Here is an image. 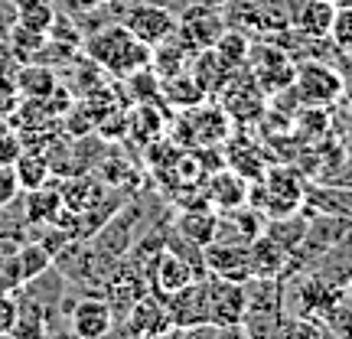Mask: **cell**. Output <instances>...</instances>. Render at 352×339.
I'll return each mask as SVG.
<instances>
[{
    "instance_id": "1",
    "label": "cell",
    "mask_w": 352,
    "mask_h": 339,
    "mask_svg": "<svg viewBox=\"0 0 352 339\" xmlns=\"http://www.w3.org/2000/svg\"><path fill=\"white\" fill-rule=\"evenodd\" d=\"M82 46H85L91 63H98L104 72H111L118 78H127V76H134L138 69L151 65V46L140 43L121 20L91 30L82 39Z\"/></svg>"
},
{
    "instance_id": "2",
    "label": "cell",
    "mask_w": 352,
    "mask_h": 339,
    "mask_svg": "<svg viewBox=\"0 0 352 339\" xmlns=\"http://www.w3.org/2000/svg\"><path fill=\"white\" fill-rule=\"evenodd\" d=\"M303 193H307L303 176L294 166L277 164L248 183V206L261 209L267 219H280V215L300 212Z\"/></svg>"
},
{
    "instance_id": "3",
    "label": "cell",
    "mask_w": 352,
    "mask_h": 339,
    "mask_svg": "<svg viewBox=\"0 0 352 339\" xmlns=\"http://www.w3.org/2000/svg\"><path fill=\"white\" fill-rule=\"evenodd\" d=\"M290 91L307 108H336L342 98V72L336 65L320 63V59L300 63L297 72H294Z\"/></svg>"
},
{
    "instance_id": "4",
    "label": "cell",
    "mask_w": 352,
    "mask_h": 339,
    "mask_svg": "<svg viewBox=\"0 0 352 339\" xmlns=\"http://www.w3.org/2000/svg\"><path fill=\"white\" fill-rule=\"evenodd\" d=\"M226 30H228V20L219 13V7H209V3H199V0H192L186 10L176 17V39L192 56L215 46V39L222 36Z\"/></svg>"
},
{
    "instance_id": "5",
    "label": "cell",
    "mask_w": 352,
    "mask_h": 339,
    "mask_svg": "<svg viewBox=\"0 0 352 339\" xmlns=\"http://www.w3.org/2000/svg\"><path fill=\"white\" fill-rule=\"evenodd\" d=\"M245 69H248V76L258 82L264 95H280V91H287L294 85V72H297V65L290 63V56L280 46H252L248 50V59H245Z\"/></svg>"
},
{
    "instance_id": "6",
    "label": "cell",
    "mask_w": 352,
    "mask_h": 339,
    "mask_svg": "<svg viewBox=\"0 0 352 339\" xmlns=\"http://www.w3.org/2000/svg\"><path fill=\"white\" fill-rule=\"evenodd\" d=\"M206 290H209V327L241 329V320H245V284L212 274L206 281Z\"/></svg>"
},
{
    "instance_id": "7",
    "label": "cell",
    "mask_w": 352,
    "mask_h": 339,
    "mask_svg": "<svg viewBox=\"0 0 352 339\" xmlns=\"http://www.w3.org/2000/svg\"><path fill=\"white\" fill-rule=\"evenodd\" d=\"M144 277H147V287L157 294V297H173L176 290H183L186 284H192L199 274V267H192V264L183 258V254H176L173 248H164V252H157L147 267H144Z\"/></svg>"
},
{
    "instance_id": "8",
    "label": "cell",
    "mask_w": 352,
    "mask_h": 339,
    "mask_svg": "<svg viewBox=\"0 0 352 339\" xmlns=\"http://www.w3.org/2000/svg\"><path fill=\"white\" fill-rule=\"evenodd\" d=\"M118 20H121L140 43H147L151 50L157 43L176 36V13L166 10L164 3H131Z\"/></svg>"
},
{
    "instance_id": "9",
    "label": "cell",
    "mask_w": 352,
    "mask_h": 339,
    "mask_svg": "<svg viewBox=\"0 0 352 339\" xmlns=\"http://www.w3.org/2000/svg\"><path fill=\"white\" fill-rule=\"evenodd\" d=\"M219 95H222V111H226L232 121L248 124V121L264 118V91L258 88V82H254L252 76H241V69L222 85Z\"/></svg>"
},
{
    "instance_id": "10",
    "label": "cell",
    "mask_w": 352,
    "mask_h": 339,
    "mask_svg": "<svg viewBox=\"0 0 352 339\" xmlns=\"http://www.w3.org/2000/svg\"><path fill=\"white\" fill-rule=\"evenodd\" d=\"M124 316H127V323L121 329L131 333V336H164V333H176L173 316L166 310V300L157 297L153 290L131 303V310Z\"/></svg>"
},
{
    "instance_id": "11",
    "label": "cell",
    "mask_w": 352,
    "mask_h": 339,
    "mask_svg": "<svg viewBox=\"0 0 352 339\" xmlns=\"http://www.w3.org/2000/svg\"><path fill=\"white\" fill-rule=\"evenodd\" d=\"M166 310L173 316L176 329L209 327V290H206V281L196 277L192 284H186L183 290H176L173 297H166Z\"/></svg>"
},
{
    "instance_id": "12",
    "label": "cell",
    "mask_w": 352,
    "mask_h": 339,
    "mask_svg": "<svg viewBox=\"0 0 352 339\" xmlns=\"http://www.w3.org/2000/svg\"><path fill=\"white\" fill-rule=\"evenodd\" d=\"M202 267L209 274H219V277H228V281H248L252 277V258H248V245L245 241H209L202 248Z\"/></svg>"
},
{
    "instance_id": "13",
    "label": "cell",
    "mask_w": 352,
    "mask_h": 339,
    "mask_svg": "<svg viewBox=\"0 0 352 339\" xmlns=\"http://www.w3.org/2000/svg\"><path fill=\"white\" fill-rule=\"evenodd\" d=\"M65 316L69 333H76L78 339H101L114 329V310L104 297H82Z\"/></svg>"
},
{
    "instance_id": "14",
    "label": "cell",
    "mask_w": 352,
    "mask_h": 339,
    "mask_svg": "<svg viewBox=\"0 0 352 339\" xmlns=\"http://www.w3.org/2000/svg\"><path fill=\"white\" fill-rule=\"evenodd\" d=\"M206 202L212 206L215 212H232L248 202V179L239 176L228 166H219V173H209L206 183Z\"/></svg>"
},
{
    "instance_id": "15",
    "label": "cell",
    "mask_w": 352,
    "mask_h": 339,
    "mask_svg": "<svg viewBox=\"0 0 352 339\" xmlns=\"http://www.w3.org/2000/svg\"><path fill=\"white\" fill-rule=\"evenodd\" d=\"M303 212H323L346 219L352 226V186H329V183H307Z\"/></svg>"
},
{
    "instance_id": "16",
    "label": "cell",
    "mask_w": 352,
    "mask_h": 339,
    "mask_svg": "<svg viewBox=\"0 0 352 339\" xmlns=\"http://www.w3.org/2000/svg\"><path fill=\"white\" fill-rule=\"evenodd\" d=\"M176 235H183L196 248H206L209 241L219 239V215H215V209L206 206V202L183 209V215L176 219Z\"/></svg>"
},
{
    "instance_id": "17",
    "label": "cell",
    "mask_w": 352,
    "mask_h": 339,
    "mask_svg": "<svg viewBox=\"0 0 352 339\" xmlns=\"http://www.w3.org/2000/svg\"><path fill=\"white\" fill-rule=\"evenodd\" d=\"M248 258H252V277H284L290 271V252L264 232L248 241Z\"/></svg>"
},
{
    "instance_id": "18",
    "label": "cell",
    "mask_w": 352,
    "mask_h": 339,
    "mask_svg": "<svg viewBox=\"0 0 352 339\" xmlns=\"http://www.w3.org/2000/svg\"><path fill=\"white\" fill-rule=\"evenodd\" d=\"M333 13H336L333 0H303L300 7L290 13V26H294L303 39H327Z\"/></svg>"
},
{
    "instance_id": "19",
    "label": "cell",
    "mask_w": 352,
    "mask_h": 339,
    "mask_svg": "<svg viewBox=\"0 0 352 339\" xmlns=\"http://www.w3.org/2000/svg\"><path fill=\"white\" fill-rule=\"evenodd\" d=\"M160 101L173 105L179 111H186V108H196L202 101H209V95H206V88L196 82V76H192L189 69H183V72H176V76H170V78H160Z\"/></svg>"
},
{
    "instance_id": "20",
    "label": "cell",
    "mask_w": 352,
    "mask_h": 339,
    "mask_svg": "<svg viewBox=\"0 0 352 339\" xmlns=\"http://www.w3.org/2000/svg\"><path fill=\"white\" fill-rule=\"evenodd\" d=\"M13 173H16V183H20V193H33V189L50 183L52 164L43 151H33V147H26L23 144L20 157L13 160Z\"/></svg>"
},
{
    "instance_id": "21",
    "label": "cell",
    "mask_w": 352,
    "mask_h": 339,
    "mask_svg": "<svg viewBox=\"0 0 352 339\" xmlns=\"http://www.w3.org/2000/svg\"><path fill=\"white\" fill-rule=\"evenodd\" d=\"M59 196H63L65 212L78 215V212H85V209H91L95 202L104 199L108 189H104V183L95 179V176H76V179H69V183L59 189Z\"/></svg>"
},
{
    "instance_id": "22",
    "label": "cell",
    "mask_w": 352,
    "mask_h": 339,
    "mask_svg": "<svg viewBox=\"0 0 352 339\" xmlns=\"http://www.w3.org/2000/svg\"><path fill=\"white\" fill-rule=\"evenodd\" d=\"M245 23L261 33H284L290 30V13L280 0H245Z\"/></svg>"
},
{
    "instance_id": "23",
    "label": "cell",
    "mask_w": 352,
    "mask_h": 339,
    "mask_svg": "<svg viewBox=\"0 0 352 339\" xmlns=\"http://www.w3.org/2000/svg\"><path fill=\"white\" fill-rule=\"evenodd\" d=\"M65 215L69 212L63 206V196L50 183L30 193V199H26V219L30 222H36V226H59V222H65Z\"/></svg>"
},
{
    "instance_id": "24",
    "label": "cell",
    "mask_w": 352,
    "mask_h": 339,
    "mask_svg": "<svg viewBox=\"0 0 352 339\" xmlns=\"http://www.w3.org/2000/svg\"><path fill=\"white\" fill-rule=\"evenodd\" d=\"M189 59H192V52H189L176 36L157 43L151 50V69L157 78H170V76H176V72L189 69Z\"/></svg>"
},
{
    "instance_id": "25",
    "label": "cell",
    "mask_w": 352,
    "mask_h": 339,
    "mask_svg": "<svg viewBox=\"0 0 352 339\" xmlns=\"http://www.w3.org/2000/svg\"><path fill=\"white\" fill-rule=\"evenodd\" d=\"M189 72H192V76H196V82L206 88V95H209V98H212V95H219V91H222V85L235 76V72H228L226 65L215 59L212 46H209V50H202V52H196V56L189 59Z\"/></svg>"
},
{
    "instance_id": "26",
    "label": "cell",
    "mask_w": 352,
    "mask_h": 339,
    "mask_svg": "<svg viewBox=\"0 0 352 339\" xmlns=\"http://www.w3.org/2000/svg\"><path fill=\"white\" fill-rule=\"evenodd\" d=\"M13 261H16V271H20V281H33V277L46 274L52 267V254L43 241H23L16 252H13Z\"/></svg>"
},
{
    "instance_id": "27",
    "label": "cell",
    "mask_w": 352,
    "mask_h": 339,
    "mask_svg": "<svg viewBox=\"0 0 352 339\" xmlns=\"http://www.w3.org/2000/svg\"><path fill=\"white\" fill-rule=\"evenodd\" d=\"M248 50H252V39L245 36V33H239V30H226L222 36L215 39V59L226 65L228 72H239V69H245V59H248Z\"/></svg>"
},
{
    "instance_id": "28",
    "label": "cell",
    "mask_w": 352,
    "mask_h": 339,
    "mask_svg": "<svg viewBox=\"0 0 352 339\" xmlns=\"http://www.w3.org/2000/svg\"><path fill=\"white\" fill-rule=\"evenodd\" d=\"M16 88L23 95H33V98L46 101L50 95L59 91V82L52 76V69H46V65H26L23 72H20V78H16Z\"/></svg>"
},
{
    "instance_id": "29",
    "label": "cell",
    "mask_w": 352,
    "mask_h": 339,
    "mask_svg": "<svg viewBox=\"0 0 352 339\" xmlns=\"http://www.w3.org/2000/svg\"><path fill=\"white\" fill-rule=\"evenodd\" d=\"M56 10L50 7V0H16V23L33 30V33H50Z\"/></svg>"
},
{
    "instance_id": "30",
    "label": "cell",
    "mask_w": 352,
    "mask_h": 339,
    "mask_svg": "<svg viewBox=\"0 0 352 339\" xmlns=\"http://www.w3.org/2000/svg\"><path fill=\"white\" fill-rule=\"evenodd\" d=\"M327 39L333 43V50H336V52L352 56V7H336Z\"/></svg>"
},
{
    "instance_id": "31",
    "label": "cell",
    "mask_w": 352,
    "mask_h": 339,
    "mask_svg": "<svg viewBox=\"0 0 352 339\" xmlns=\"http://www.w3.org/2000/svg\"><path fill=\"white\" fill-rule=\"evenodd\" d=\"M20 151H23V134L7 118H0V164H13Z\"/></svg>"
},
{
    "instance_id": "32",
    "label": "cell",
    "mask_w": 352,
    "mask_h": 339,
    "mask_svg": "<svg viewBox=\"0 0 352 339\" xmlns=\"http://www.w3.org/2000/svg\"><path fill=\"white\" fill-rule=\"evenodd\" d=\"M20 316V297L16 290H0V336H10Z\"/></svg>"
},
{
    "instance_id": "33",
    "label": "cell",
    "mask_w": 352,
    "mask_h": 339,
    "mask_svg": "<svg viewBox=\"0 0 352 339\" xmlns=\"http://www.w3.org/2000/svg\"><path fill=\"white\" fill-rule=\"evenodd\" d=\"M16 196H20V183H16L13 164H0V209L13 206Z\"/></svg>"
},
{
    "instance_id": "34",
    "label": "cell",
    "mask_w": 352,
    "mask_h": 339,
    "mask_svg": "<svg viewBox=\"0 0 352 339\" xmlns=\"http://www.w3.org/2000/svg\"><path fill=\"white\" fill-rule=\"evenodd\" d=\"M342 59H346V52H342ZM342 98H340V105H346V108H349V114H352V63L349 59H346V63H342Z\"/></svg>"
},
{
    "instance_id": "35",
    "label": "cell",
    "mask_w": 352,
    "mask_h": 339,
    "mask_svg": "<svg viewBox=\"0 0 352 339\" xmlns=\"http://www.w3.org/2000/svg\"><path fill=\"white\" fill-rule=\"evenodd\" d=\"M78 7H85V10H91V7H98V3H104V0H76Z\"/></svg>"
},
{
    "instance_id": "36",
    "label": "cell",
    "mask_w": 352,
    "mask_h": 339,
    "mask_svg": "<svg viewBox=\"0 0 352 339\" xmlns=\"http://www.w3.org/2000/svg\"><path fill=\"white\" fill-rule=\"evenodd\" d=\"M333 7H352V0H333Z\"/></svg>"
}]
</instances>
